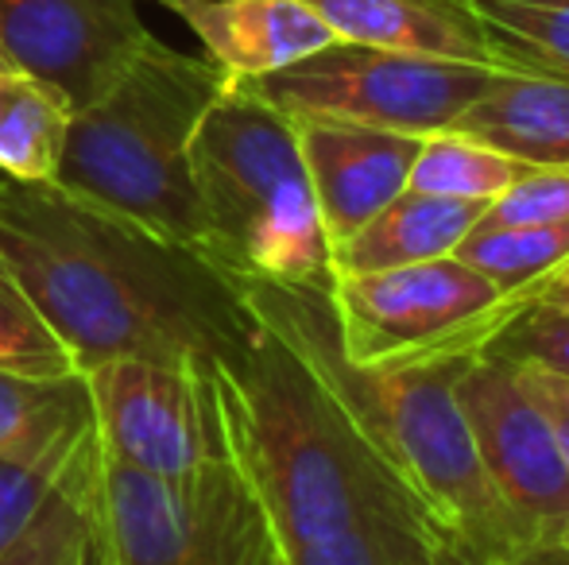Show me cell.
<instances>
[{"label": "cell", "instance_id": "cell-1", "mask_svg": "<svg viewBox=\"0 0 569 565\" xmlns=\"http://www.w3.org/2000/svg\"><path fill=\"white\" fill-rule=\"evenodd\" d=\"M210 384L226 453L283 565H485L260 317L248 314Z\"/></svg>", "mask_w": 569, "mask_h": 565}, {"label": "cell", "instance_id": "cell-2", "mask_svg": "<svg viewBox=\"0 0 569 565\" xmlns=\"http://www.w3.org/2000/svg\"><path fill=\"white\" fill-rule=\"evenodd\" d=\"M0 252L78 372L124 356L213 372L248 330L210 256L54 182L0 174Z\"/></svg>", "mask_w": 569, "mask_h": 565}, {"label": "cell", "instance_id": "cell-3", "mask_svg": "<svg viewBox=\"0 0 569 565\" xmlns=\"http://www.w3.org/2000/svg\"><path fill=\"white\" fill-rule=\"evenodd\" d=\"M244 310L276 330L307 369L338 395L349 418L368 434L411 492L485 565H508L523 551V523L508 512L472 450V434L453 400L461 361L415 369H360L345 356L338 314L326 286L232 280Z\"/></svg>", "mask_w": 569, "mask_h": 565}, {"label": "cell", "instance_id": "cell-4", "mask_svg": "<svg viewBox=\"0 0 569 565\" xmlns=\"http://www.w3.org/2000/svg\"><path fill=\"white\" fill-rule=\"evenodd\" d=\"M190 182L198 252L221 272L330 291V241L291 117L229 82L190 140Z\"/></svg>", "mask_w": 569, "mask_h": 565}, {"label": "cell", "instance_id": "cell-5", "mask_svg": "<svg viewBox=\"0 0 569 565\" xmlns=\"http://www.w3.org/2000/svg\"><path fill=\"white\" fill-rule=\"evenodd\" d=\"M226 85L218 62L151 36L132 67L70 117L54 186L198 249L190 140Z\"/></svg>", "mask_w": 569, "mask_h": 565}, {"label": "cell", "instance_id": "cell-6", "mask_svg": "<svg viewBox=\"0 0 569 565\" xmlns=\"http://www.w3.org/2000/svg\"><path fill=\"white\" fill-rule=\"evenodd\" d=\"M93 527L101 565H271L276 558L260 504L229 457L187 476H156L101 457Z\"/></svg>", "mask_w": 569, "mask_h": 565}, {"label": "cell", "instance_id": "cell-7", "mask_svg": "<svg viewBox=\"0 0 569 565\" xmlns=\"http://www.w3.org/2000/svg\"><path fill=\"white\" fill-rule=\"evenodd\" d=\"M330 302L345 356L360 369L465 361L511 314V294L457 256L338 275Z\"/></svg>", "mask_w": 569, "mask_h": 565}, {"label": "cell", "instance_id": "cell-8", "mask_svg": "<svg viewBox=\"0 0 569 565\" xmlns=\"http://www.w3.org/2000/svg\"><path fill=\"white\" fill-rule=\"evenodd\" d=\"M496 74V67L380 51L338 39L295 67L240 85L287 117H330L407 137H435L450 129Z\"/></svg>", "mask_w": 569, "mask_h": 565}, {"label": "cell", "instance_id": "cell-9", "mask_svg": "<svg viewBox=\"0 0 569 565\" xmlns=\"http://www.w3.org/2000/svg\"><path fill=\"white\" fill-rule=\"evenodd\" d=\"M101 457L156 476H187L229 457L213 372L159 361H101L82 372Z\"/></svg>", "mask_w": 569, "mask_h": 565}, {"label": "cell", "instance_id": "cell-10", "mask_svg": "<svg viewBox=\"0 0 569 565\" xmlns=\"http://www.w3.org/2000/svg\"><path fill=\"white\" fill-rule=\"evenodd\" d=\"M450 387L496 496L523 523L527 538L562 531L569 523L566 457L511 364L488 353L465 356Z\"/></svg>", "mask_w": 569, "mask_h": 565}, {"label": "cell", "instance_id": "cell-11", "mask_svg": "<svg viewBox=\"0 0 569 565\" xmlns=\"http://www.w3.org/2000/svg\"><path fill=\"white\" fill-rule=\"evenodd\" d=\"M0 43L16 70L93 105L151 43L136 0H0Z\"/></svg>", "mask_w": 569, "mask_h": 565}, {"label": "cell", "instance_id": "cell-12", "mask_svg": "<svg viewBox=\"0 0 569 565\" xmlns=\"http://www.w3.org/2000/svg\"><path fill=\"white\" fill-rule=\"evenodd\" d=\"M291 121L322 213L326 241L333 249L368 218H376L391 198L403 194L422 137L330 121V117H291Z\"/></svg>", "mask_w": 569, "mask_h": 565}, {"label": "cell", "instance_id": "cell-13", "mask_svg": "<svg viewBox=\"0 0 569 565\" xmlns=\"http://www.w3.org/2000/svg\"><path fill=\"white\" fill-rule=\"evenodd\" d=\"M167 8L202 39L206 59L218 62L229 82L276 74L338 43L307 0H167Z\"/></svg>", "mask_w": 569, "mask_h": 565}, {"label": "cell", "instance_id": "cell-14", "mask_svg": "<svg viewBox=\"0 0 569 565\" xmlns=\"http://www.w3.org/2000/svg\"><path fill=\"white\" fill-rule=\"evenodd\" d=\"M307 4L330 23L341 43L500 70L465 0H307Z\"/></svg>", "mask_w": 569, "mask_h": 565}, {"label": "cell", "instance_id": "cell-15", "mask_svg": "<svg viewBox=\"0 0 569 565\" xmlns=\"http://www.w3.org/2000/svg\"><path fill=\"white\" fill-rule=\"evenodd\" d=\"M527 167H569V78L500 70L450 124Z\"/></svg>", "mask_w": 569, "mask_h": 565}, {"label": "cell", "instance_id": "cell-16", "mask_svg": "<svg viewBox=\"0 0 569 565\" xmlns=\"http://www.w3.org/2000/svg\"><path fill=\"white\" fill-rule=\"evenodd\" d=\"M488 202H457L403 190L391 198L376 218H368L352 236L330 249L333 280L338 275L388 272V268L427 264L438 256H453V249L477 229Z\"/></svg>", "mask_w": 569, "mask_h": 565}, {"label": "cell", "instance_id": "cell-17", "mask_svg": "<svg viewBox=\"0 0 569 565\" xmlns=\"http://www.w3.org/2000/svg\"><path fill=\"white\" fill-rule=\"evenodd\" d=\"M59 90L23 70L0 74V174L16 182H54L70 132Z\"/></svg>", "mask_w": 569, "mask_h": 565}, {"label": "cell", "instance_id": "cell-18", "mask_svg": "<svg viewBox=\"0 0 569 565\" xmlns=\"http://www.w3.org/2000/svg\"><path fill=\"white\" fill-rule=\"evenodd\" d=\"M500 70L569 78V0H465Z\"/></svg>", "mask_w": 569, "mask_h": 565}, {"label": "cell", "instance_id": "cell-19", "mask_svg": "<svg viewBox=\"0 0 569 565\" xmlns=\"http://www.w3.org/2000/svg\"><path fill=\"white\" fill-rule=\"evenodd\" d=\"M98 437L86 450V457L70 468L62 488L51 496L36 527L0 558V565H90L98 554V527H93V507H98Z\"/></svg>", "mask_w": 569, "mask_h": 565}, {"label": "cell", "instance_id": "cell-20", "mask_svg": "<svg viewBox=\"0 0 569 565\" xmlns=\"http://www.w3.org/2000/svg\"><path fill=\"white\" fill-rule=\"evenodd\" d=\"M93 423L86 376L31 380L0 372V457L43 450L62 434H74Z\"/></svg>", "mask_w": 569, "mask_h": 565}, {"label": "cell", "instance_id": "cell-21", "mask_svg": "<svg viewBox=\"0 0 569 565\" xmlns=\"http://www.w3.org/2000/svg\"><path fill=\"white\" fill-rule=\"evenodd\" d=\"M535 167L488 148V143L461 137L446 129L435 137H422V148L415 155L407 190L435 198H457V202H496L503 190L516 186Z\"/></svg>", "mask_w": 569, "mask_h": 565}, {"label": "cell", "instance_id": "cell-22", "mask_svg": "<svg viewBox=\"0 0 569 565\" xmlns=\"http://www.w3.org/2000/svg\"><path fill=\"white\" fill-rule=\"evenodd\" d=\"M93 423L74 434H62L59 442L43 445V450L28 453H8L0 457V558L36 527L43 507L62 488L70 468L86 457L93 445Z\"/></svg>", "mask_w": 569, "mask_h": 565}, {"label": "cell", "instance_id": "cell-23", "mask_svg": "<svg viewBox=\"0 0 569 565\" xmlns=\"http://www.w3.org/2000/svg\"><path fill=\"white\" fill-rule=\"evenodd\" d=\"M457 260L477 268L503 294L527 291L569 260V221L555 225H477L453 249Z\"/></svg>", "mask_w": 569, "mask_h": 565}, {"label": "cell", "instance_id": "cell-24", "mask_svg": "<svg viewBox=\"0 0 569 565\" xmlns=\"http://www.w3.org/2000/svg\"><path fill=\"white\" fill-rule=\"evenodd\" d=\"M0 372H16V376L31 380L78 376L70 349L54 337L47 317L28 299L4 252H0Z\"/></svg>", "mask_w": 569, "mask_h": 565}, {"label": "cell", "instance_id": "cell-25", "mask_svg": "<svg viewBox=\"0 0 569 565\" xmlns=\"http://www.w3.org/2000/svg\"><path fill=\"white\" fill-rule=\"evenodd\" d=\"M480 353L508 364H535L569 380V306L511 299V314Z\"/></svg>", "mask_w": 569, "mask_h": 565}, {"label": "cell", "instance_id": "cell-26", "mask_svg": "<svg viewBox=\"0 0 569 565\" xmlns=\"http://www.w3.org/2000/svg\"><path fill=\"white\" fill-rule=\"evenodd\" d=\"M569 221V167H539L523 174L496 202H488L477 225H555Z\"/></svg>", "mask_w": 569, "mask_h": 565}, {"label": "cell", "instance_id": "cell-27", "mask_svg": "<svg viewBox=\"0 0 569 565\" xmlns=\"http://www.w3.org/2000/svg\"><path fill=\"white\" fill-rule=\"evenodd\" d=\"M511 372H516L527 400L542 411V418L555 430L558 450H562L566 468H569V380L555 376V372H547V369H535V364H511Z\"/></svg>", "mask_w": 569, "mask_h": 565}, {"label": "cell", "instance_id": "cell-28", "mask_svg": "<svg viewBox=\"0 0 569 565\" xmlns=\"http://www.w3.org/2000/svg\"><path fill=\"white\" fill-rule=\"evenodd\" d=\"M508 565H569V523L555 535H542L527 543Z\"/></svg>", "mask_w": 569, "mask_h": 565}, {"label": "cell", "instance_id": "cell-29", "mask_svg": "<svg viewBox=\"0 0 569 565\" xmlns=\"http://www.w3.org/2000/svg\"><path fill=\"white\" fill-rule=\"evenodd\" d=\"M511 299L519 302H547V306H569V260L558 264L550 275H542L539 283H531L527 291H516Z\"/></svg>", "mask_w": 569, "mask_h": 565}, {"label": "cell", "instance_id": "cell-30", "mask_svg": "<svg viewBox=\"0 0 569 565\" xmlns=\"http://www.w3.org/2000/svg\"><path fill=\"white\" fill-rule=\"evenodd\" d=\"M4 70H16V67H12V59H8L4 43H0V74H4Z\"/></svg>", "mask_w": 569, "mask_h": 565}, {"label": "cell", "instance_id": "cell-31", "mask_svg": "<svg viewBox=\"0 0 569 565\" xmlns=\"http://www.w3.org/2000/svg\"><path fill=\"white\" fill-rule=\"evenodd\" d=\"M271 565H283V562H279V554H276V558H271Z\"/></svg>", "mask_w": 569, "mask_h": 565}, {"label": "cell", "instance_id": "cell-32", "mask_svg": "<svg viewBox=\"0 0 569 565\" xmlns=\"http://www.w3.org/2000/svg\"><path fill=\"white\" fill-rule=\"evenodd\" d=\"M90 565H101V562H98V554H93V562H90Z\"/></svg>", "mask_w": 569, "mask_h": 565}, {"label": "cell", "instance_id": "cell-33", "mask_svg": "<svg viewBox=\"0 0 569 565\" xmlns=\"http://www.w3.org/2000/svg\"><path fill=\"white\" fill-rule=\"evenodd\" d=\"M159 4H167V0H159Z\"/></svg>", "mask_w": 569, "mask_h": 565}]
</instances>
